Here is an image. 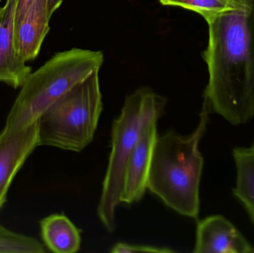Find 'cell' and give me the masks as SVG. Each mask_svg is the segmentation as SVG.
<instances>
[{"instance_id": "6da1fadb", "label": "cell", "mask_w": 254, "mask_h": 253, "mask_svg": "<svg viewBox=\"0 0 254 253\" xmlns=\"http://www.w3.org/2000/svg\"><path fill=\"white\" fill-rule=\"evenodd\" d=\"M207 23L204 102L231 124H245L254 116V0H238Z\"/></svg>"}, {"instance_id": "7a4b0ae2", "label": "cell", "mask_w": 254, "mask_h": 253, "mask_svg": "<svg viewBox=\"0 0 254 253\" xmlns=\"http://www.w3.org/2000/svg\"><path fill=\"white\" fill-rule=\"evenodd\" d=\"M210 113L203 102L198 126L184 136L170 130L158 136L154 150L147 190L180 215L197 219L204 158L199 144Z\"/></svg>"}, {"instance_id": "3957f363", "label": "cell", "mask_w": 254, "mask_h": 253, "mask_svg": "<svg viewBox=\"0 0 254 253\" xmlns=\"http://www.w3.org/2000/svg\"><path fill=\"white\" fill-rule=\"evenodd\" d=\"M104 61V53L99 51L72 49L56 53L27 77L3 129H22L38 121L68 91L99 71Z\"/></svg>"}, {"instance_id": "277c9868", "label": "cell", "mask_w": 254, "mask_h": 253, "mask_svg": "<svg viewBox=\"0 0 254 253\" xmlns=\"http://www.w3.org/2000/svg\"><path fill=\"white\" fill-rule=\"evenodd\" d=\"M166 100L148 88H140L127 97L121 114L113 121L111 153L98 204L100 221L110 233L116 230V212L121 203L127 161L142 131L164 114Z\"/></svg>"}, {"instance_id": "5b68a950", "label": "cell", "mask_w": 254, "mask_h": 253, "mask_svg": "<svg viewBox=\"0 0 254 253\" xmlns=\"http://www.w3.org/2000/svg\"><path fill=\"white\" fill-rule=\"evenodd\" d=\"M103 105L95 71L43 113L38 120L39 147L80 152L93 141Z\"/></svg>"}, {"instance_id": "8992f818", "label": "cell", "mask_w": 254, "mask_h": 253, "mask_svg": "<svg viewBox=\"0 0 254 253\" xmlns=\"http://www.w3.org/2000/svg\"><path fill=\"white\" fill-rule=\"evenodd\" d=\"M37 147L38 121L22 129H3L0 133V209L13 178Z\"/></svg>"}, {"instance_id": "52a82bcc", "label": "cell", "mask_w": 254, "mask_h": 253, "mask_svg": "<svg viewBox=\"0 0 254 253\" xmlns=\"http://www.w3.org/2000/svg\"><path fill=\"white\" fill-rule=\"evenodd\" d=\"M158 120H151L146 124L128 157L124 175L121 203L130 204L140 202L147 190L151 163L158 138Z\"/></svg>"}, {"instance_id": "ba28073f", "label": "cell", "mask_w": 254, "mask_h": 253, "mask_svg": "<svg viewBox=\"0 0 254 253\" xmlns=\"http://www.w3.org/2000/svg\"><path fill=\"white\" fill-rule=\"evenodd\" d=\"M194 253H254V248L226 218L213 215L198 221Z\"/></svg>"}, {"instance_id": "9c48e42d", "label": "cell", "mask_w": 254, "mask_h": 253, "mask_svg": "<svg viewBox=\"0 0 254 253\" xmlns=\"http://www.w3.org/2000/svg\"><path fill=\"white\" fill-rule=\"evenodd\" d=\"M18 0H6L0 7V82L21 87L31 73L18 54L15 41V17Z\"/></svg>"}, {"instance_id": "30bf717a", "label": "cell", "mask_w": 254, "mask_h": 253, "mask_svg": "<svg viewBox=\"0 0 254 253\" xmlns=\"http://www.w3.org/2000/svg\"><path fill=\"white\" fill-rule=\"evenodd\" d=\"M50 19L48 0H35L15 31L16 49L22 60H32L38 56L49 33Z\"/></svg>"}, {"instance_id": "8fae6325", "label": "cell", "mask_w": 254, "mask_h": 253, "mask_svg": "<svg viewBox=\"0 0 254 253\" xmlns=\"http://www.w3.org/2000/svg\"><path fill=\"white\" fill-rule=\"evenodd\" d=\"M42 239L55 253H75L81 245L80 230L63 214H54L40 221Z\"/></svg>"}, {"instance_id": "7c38bea8", "label": "cell", "mask_w": 254, "mask_h": 253, "mask_svg": "<svg viewBox=\"0 0 254 253\" xmlns=\"http://www.w3.org/2000/svg\"><path fill=\"white\" fill-rule=\"evenodd\" d=\"M237 181L233 195L243 205L254 224V143L250 147L233 149Z\"/></svg>"}, {"instance_id": "4fadbf2b", "label": "cell", "mask_w": 254, "mask_h": 253, "mask_svg": "<svg viewBox=\"0 0 254 253\" xmlns=\"http://www.w3.org/2000/svg\"><path fill=\"white\" fill-rule=\"evenodd\" d=\"M238 0H160L164 5L176 6L192 10L206 22L234 8Z\"/></svg>"}, {"instance_id": "5bb4252c", "label": "cell", "mask_w": 254, "mask_h": 253, "mask_svg": "<svg viewBox=\"0 0 254 253\" xmlns=\"http://www.w3.org/2000/svg\"><path fill=\"white\" fill-rule=\"evenodd\" d=\"M44 247L37 239L13 233L0 224V253H43Z\"/></svg>"}, {"instance_id": "9a60e30c", "label": "cell", "mask_w": 254, "mask_h": 253, "mask_svg": "<svg viewBox=\"0 0 254 253\" xmlns=\"http://www.w3.org/2000/svg\"><path fill=\"white\" fill-rule=\"evenodd\" d=\"M110 252L113 253H173L176 252L173 250L167 248L148 246V245H134L126 243H118L112 248Z\"/></svg>"}, {"instance_id": "2e32d148", "label": "cell", "mask_w": 254, "mask_h": 253, "mask_svg": "<svg viewBox=\"0 0 254 253\" xmlns=\"http://www.w3.org/2000/svg\"><path fill=\"white\" fill-rule=\"evenodd\" d=\"M35 0H18L16 6V17H15V31L19 28L22 21L25 19L30 7Z\"/></svg>"}, {"instance_id": "e0dca14e", "label": "cell", "mask_w": 254, "mask_h": 253, "mask_svg": "<svg viewBox=\"0 0 254 253\" xmlns=\"http://www.w3.org/2000/svg\"><path fill=\"white\" fill-rule=\"evenodd\" d=\"M64 0H48V10L50 17L59 8Z\"/></svg>"}]
</instances>
